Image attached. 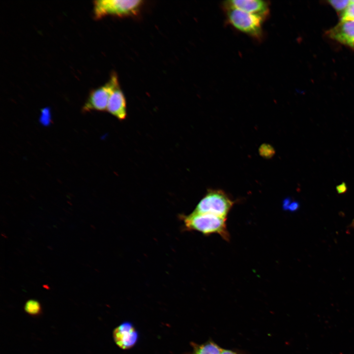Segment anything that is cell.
<instances>
[{
  "label": "cell",
  "mask_w": 354,
  "mask_h": 354,
  "mask_svg": "<svg viewBox=\"0 0 354 354\" xmlns=\"http://www.w3.org/2000/svg\"><path fill=\"white\" fill-rule=\"evenodd\" d=\"M25 312L31 316H37L42 312V307L38 301L34 299L27 300L24 307Z\"/></svg>",
  "instance_id": "8fae6325"
},
{
  "label": "cell",
  "mask_w": 354,
  "mask_h": 354,
  "mask_svg": "<svg viewBox=\"0 0 354 354\" xmlns=\"http://www.w3.org/2000/svg\"><path fill=\"white\" fill-rule=\"evenodd\" d=\"M107 111L120 120L127 116L126 102L119 85L114 90L109 101Z\"/></svg>",
  "instance_id": "9c48e42d"
},
{
  "label": "cell",
  "mask_w": 354,
  "mask_h": 354,
  "mask_svg": "<svg viewBox=\"0 0 354 354\" xmlns=\"http://www.w3.org/2000/svg\"><path fill=\"white\" fill-rule=\"evenodd\" d=\"M331 38L354 49V21H340L327 32Z\"/></svg>",
  "instance_id": "ba28073f"
},
{
  "label": "cell",
  "mask_w": 354,
  "mask_h": 354,
  "mask_svg": "<svg viewBox=\"0 0 354 354\" xmlns=\"http://www.w3.org/2000/svg\"><path fill=\"white\" fill-rule=\"evenodd\" d=\"M220 354H248L245 352L239 350L223 349Z\"/></svg>",
  "instance_id": "9a60e30c"
},
{
  "label": "cell",
  "mask_w": 354,
  "mask_h": 354,
  "mask_svg": "<svg viewBox=\"0 0 354 354\" xmlns=\"http://www.w3.org/2000/svg\"><path fill=\"white\" fill-rule=\"evenodd\" d=\"M234 204V202L224 191L209 189L198 203L194 211L227 218Z\"/></svg>",
  "instance_id": "277c9868"
},
{
  "label": "cell",
  "mask_w": 354,
  "mask_h": 354,
  "mask_svg": "<svg viewBox=\"0 0 354 354\" xmlns=\"http://www.w3.org/2000/svg\"><path fill=\"white\" fill-rule=\"evenodd\" d=\"M144 4L141 0H97L93 1V13L95 20L106 16L119 17L137 15Z\"/></svg>",
  "instance_id": "7a4b0ae2"
},
{
  "label": "cell",
  "mask_w": 354,
  "mask_h": 354,
  "mask_svg": "<svg viewBox=\"0 0 354 354\" xmlns=\"http://www.w3.org/2000/svg\"><path fill=\"white\" fill-rule=\"evenodd\" d=\"M328 2L335 9L337 12L341 13V14L346 9L347 6L351 2V0H328Z\"/></svg>",
  "instance_id": "4fadbf2b"
},
{
  "label": "cell",
  "mask_w": 354,
  "mask_h": 354,
  "mask_svg": "<svg viewBox=\"0 0 354 354\" xmlns=\"http://www.w3.org/2000/svg\"><path fill=\"white\" fill-rule=\"evenodd\" d=\"M224 8L227 20L233 27L256 39L262 38L263 18L235 8Z\"/></svg>",
  "instance_id": "3957f363"
},
{
  "label": "cell",
  "mask_w": 354,
  "mask_h": 354,
  "mask_svg": "<svg viewBox=\"0 0 354 354\" xmlns=\"http://www.w3.org/2000/svg\"><path fill=\"white\" fill-rule=\"evenodd\" d=\"M113 339L116 344L122 350L133 348L138 342L139 333L130 322H124L117 326L113 332Z\"/></svg>",
  "instance_id": "8992f818"
},
{
  "label": "cell",
  "mask_w": 354,
  "mask_h": 354,
  "mask_svg": "<svg viewBox=\"0 0 354 354\" xmlns=\"http://www.w3.org/2000/svg\"><path fill=\"white\" fill-rule=\"evenodd\" d=\"M117 74L113 72L108 81L103 86L91 90L82 107V112L107 111L109 99L115 88L119 86Z\"/></svg>",
  "instance_id": "5b68a950"
},
{
  "label": "cell",
  "mask_w": 354,
  "mask_h": 354,
  "mask_svg": "<svg viewBox=\"0 0 354 354\" xmlns=\"http://www.w3.org/2000/svg\"><path fill=\"white\" fill-rule=\"evenodd\" d=\"M223 7L235 8L265 20L269 12V4L261 0H231L224 1Z\"/></svg>",
  "instance_id": "52a82bcc"
},
{
  "label": "cell",
  "mask_w": 354,
  "mask_h": 354,
  "mask_svg": "<svg viewBox=\"0 0 354 354\" xmlns=\"http://www.w3.org/2000/svg\"><path fill=\"white\" fill-rule=\"evenodd\" d=\"M340 21H354V0L350 3L341 14Z\"/></svg>",
  "instance_id": "7c38bea8"
},
{
  "label": "cell",
  "mask_w": 354,
  "mask_h": 354,
  "mask_svg": "<svg viewBox=\"0 0 354 354\" xmlns=\"http://www.w3.org/2000/svg\"><path fill=\"white\" fill-rule=\"evenodd\" d=\"M352 226H353L354 227V221H353V223H352Z\"/></svg>",
  "instance_id": "2e32d148"
},
{
  "label": "cell",
  "mask_w": 354,
  "mask_h": 354,
  "mask_svg": "<svg viewBox=\"0 0 354 354\" xmlns=\"http://www.w3.org/2000/svg\"><path fill=\"white\" fill-rule=\"evenodd\" d=\"M180 218L185 229L187 231H196L206 236L216 234L226 241H229L230 239L226 224L227 218L194 211L187 215H181Z\"/></svg>",
  "instance_id": "6da1fadb"
},
{
  "label": "cell",
  "mask_w": 354,
  "mask_h": 354,
  "mask_svg": "<svg viewBox=\"0 0 354 354\" xmlns=\"http://www.w3.org/2000/svg\"><path fill=\"white\" fill-rule=\"evenodd\" d=\"M259 152L261 156L266 158L271 157L275 153L271 146L266 144L261 146Z\"/></svg>",
  "instance_id": "5bb4252c"
},
{
  "label": "cell",
  "mask_w": 354,
  "mask_h": 354,
  "mask_svg": "<svg viewBox=\"0 0 354 354\" xmlns=\"http://www.w3.org/2000/svg\"><path fill=\"white\" fill-rule=\"evenodd\" d=\"M191 352L188 354H220L223 349L211 339L201 344L191 342Z\"/></svg>",
  "instance_id": "30bf717a"
}]
</instances>
